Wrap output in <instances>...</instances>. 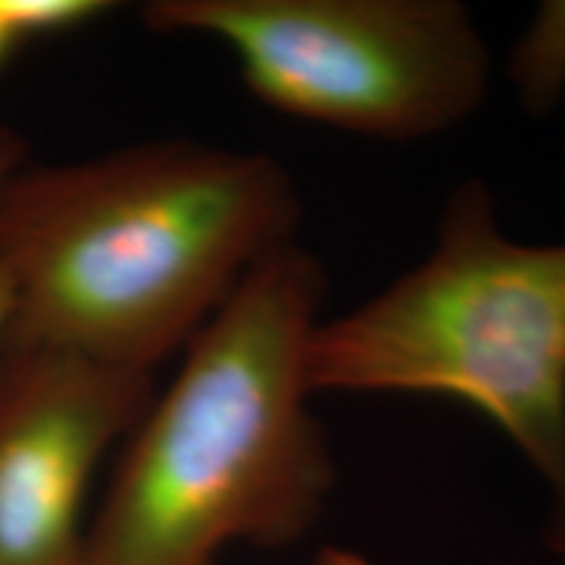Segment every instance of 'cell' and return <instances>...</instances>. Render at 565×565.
<instances>
[{
    "label": "cell",
    "mask_w": 565,
    "mask_h": 565,
    "mask_svg": "<svg viewBox=\"0 0 565 565\" xmlns=\"http://www.w3.org/2000/svg\"><path fill=\"white\" fill-rule=\"evenodd\" d=\"M21 166H24V139L17 131H11L9 126L0 124V186Z\"/></svg>",
    "instance_id": "8"
},
{
    "label": "cell",
    "mask_w": 565,
    "mask_h": 565,
    "mask_svg": "<svg viewBox=\"0 0 565 565\" xmlns=\"http://www.w3.org/2000/svg\"><path fill=\"white\" fill-rule=\"evenodd\" d=\"M508 79L529 116H550L565 97V0L540 6L508 55Z\"/></svg>",
    "instance_id": "6"
},
{
    "label": "cell",
    "mask_w": 565,
    "mask_h": 565,
    "mask_svg": "<svg viewBox=\"0 0 565 565\" xmlns=\"http://www.w3.org/2000/svg\"><path fill=\"white\" fill-rule=\"evenodd\" d=\"M145 21L221 42L267 108L359 137H440L490 92V47L456 0H158Z\"/></svg>",
    "instance_id": "4"
},
{
    "label": "cell",
    "mask_w": 565,
    "mask_h": 565,
    "mask_svg": "<svg viewBox=\"0 0 565 565\" xmlns=\"http://www.w3.org/2000/svg\"><path fill=\"white\" fill-rule=\"evenodd\" d=\"M324 296L299 242L246 275L131 429L87 565H217L233 542L275 550L312 532L335 484L303 380Z\"/></svg>",
    "instance_id": "2"
},
{
    "label": "cell",
    "mask_w": 565,
    "mask_h": 565,
    "mask_svg": "<svg viewBox=\"0 0 565 565\" xmlns=\"http://www.w3.org/2000/svg\"><path fill=\"white\" fill-rule=\"evenodd\" d=\"M71 24L74 9L66 0H0V66L19 47L68 32Z\"/></svg>",
    "instance_id": "7"
},
{
    "label": "cell",
    "mask_w": 565,
    "mask_h": 565,
    "mask_svg": "<svg viewBox=\"0 0 565 565\" xmlns=\"http://www.w3.org/2000/svg\"><path fill=\"white\" fill-rule=\"evenodd\" d=\"M299 225L294 175L265 152L162 139L21 166L0 186V349L152 374Z\"/></svg>",
    "instance_id": "1"
},
{
    "label": "cell",
    "mask_w": 565,
    "mask_h": 565,
    "mask_svg": "<svg viewBox=\"0 0 565 565\" xmlns=\"http://www.w3.org/2000/svg\"><path fill=\"white\" fill-rule=\"evenodd\" d=\"M303 380L312 395H437L475 408L542 479L547 545L565 557V244L505 236L484 181L450 192L419 265L317 322Z\"/></svg>",
    "instance_id": "3"
},
{
    "label": "cell",
    "mask_w": 565,
    "mask_h": 565,
    "mask_svg": "<svg viewBox=\"0 0 565 565\" xmlns=\"http://www.w3.org/2000/svg\"><path fill=\"white\" fill-rule=\"evenodd\" d=\"M152 398V374L0 349V565H87L89 482Z\"/></svg>",
    "instance_id": "5"
},
{
    "label": "cell",
    "mask_w": 565,
    "mask_h": 565,
    "mask_svg": "<svg viewBox=\"0 0 565 565\" xmlns=\"http://www.w3.org/2000/svg\"><path fill=\"white\" fill-rule=\"evenodd\" d=\"M13 312V291H11V278L6 273V267L0 265V345H3L6 330H9Z\"/></svg>",
    "instance_id": "10"
},
{
    "label": "cell",
    "mask_w": 565,
    "mask_h": 565,
    "mask_svg": "<svg viewBox=\"0 0 565 565\" xmlns=\"http://www.w3.org/2000/svg\"><path fill=\"white\" fill-rule=\"evenodd\" d=\"M312 565H372L364 555L345 547H324L317 553Z\"/></svg>",
    "instance_id": "9"
}]
</instances>
